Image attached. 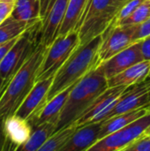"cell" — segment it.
Listing matches in <instances>:
<instances>
[{
    "label": "cell",
    "instance_id": "16",
    "mask_svg": "<svg viewBox=\"0 0 150 151\" xmlns=\"http://www.w3.org/2000/svg\"><path fill=\"white\" fill-rule=\"evenodd\" d=\"M102 125L103 121H99L78 127L62 151H88L99 141Z\"/></svg>",
    "mask_w": 150,
    "mask_h": 151
},
{
    "label": "cell",
    "instance_id": "12",
    "mask_svg": "<svg viewBox=\"0 0 150 151\" xmlns=\"http://www.w3.org/2000/svg\"><path fill=\"white\" fill-rule=\"evenodd\" d=\"M53 79L54 75L36 81L13 114L27 120L32 119L47 103L48 94Z\"/></svg>",
    "mask_w": 150,
    "mask_h": 151
},
{
    "label": "cell",
    "instance_id": "14",
    "mask_svg": "<svg viewBox=\"0 0 150 151\" xmlns=\"http://www.w3.org/2000/svg\"><path fill=\"white\" fill-rule=\"evenodd\" d=\"M143 60L144 58L141 52V43L138 42L103 62L100 65L103 67L107 79H110Z\"/></svg>",
    "mask_w": 150,
    "mask_h": 151
},
{
    "label": "cell",
    "instance_id": "33",
    "mask_svg": "<svg viewBox=\"0 0 150 151\" xmlns=\"http://www.w3.org/2000/svg\"><path fill=\"white\" fill-rule=\"evenodd\" d=\"M144 108H146L149 111H150V90L149 91V103L144 106Z\"/></svg>",
    "mask_w": 150,
    "mask_h": 151
},
{
    "label": "cell",
    "instance_id": "27",
    "mask_svg": "<svg viewBox=\"0 0 150 151\" xmlns=\"http://www.w3.org/2000/svg\"><path fill=\"white\" fill-rule=\"evenodd\" d=\"M17 0H0V24L11 16Z\"/></svg>",
    "mask_w": 150,
    "mask_h": 151
},
{
    "label": "cell",
    "instance_id": "26",
    "mask_svg": "<svg viewBox=\"0 0 150 151\" xmlns=\"http://www.w3.org/2000/svg\"><path fill=\"white\" fill-rule=\"evenodd\" d=\"M146 0H131L130 2H128L119 12V13L118 14L117 18L115 19L113 23H117L122 19H124L125 18L128 17L132 12H133L142 3H144ZM112 23V24H113Z\"/></svg>",
    "mask_w": 150,
    "mask_h": 151
},
{
    "label": "cell",
    "instance_id": "22",
    "mask_svg": "<svg viewBox=\"0 0 150 151\" xmlns=\"http://www.w3.org/2000/svg\"><path fill=\"white\" fill-rule=\"evenodd\" d=\"M41 4L42 0H17L11 16L19 20H42Z\"/></svg>",
    "mask_w": 150,
    "mask_h": 151
},
{
    "label": "cell",
    "instance_id": "19",
    "mask_svg": "<svg viewBox=\"0 0 150 151\" xmlns=\"http://www.w3.org/2000/svg\"><path fill=\"white\" fill-rule=\"evenodd\" d=\"M149 111L144 108H139L123 114H118L116 116H113L108 119H105L103 121V125L101 127V131L99 134V140L106 137L107 135L123 128L124 127L129 125L133 121L136 120L137 119L144 116L146 113H148Z\"/></svg>",
    "mask_w": 150,
    "mask_h": 151
},
{
    "label": "cell",
    "instance_id": "4",
    "mask_svg": "<svg viewBox=\"0 0 150 151\" xmlns=\"http://www.w3.org/2000/svg\"><path fill=\"white\" fill-rule=\"evenodd\" d=\"M131 0H88L81 24L78 30L80 44H85L114 22L121 9Z\"/></svg>",
    "mask_w": 150,
    "mask_h": 151
},
{
    "label": "cell",
    "instance_id": "11",
    "mask_svg": "<svg viewBox=\"0 0 150 151\" xmlns=\"http://www.w3.org/2000/svg\"><path fill=\"white\" fill-rule=\"evenodd\" d=\"M149 90L150 81L147 80L128 87L121 95L113 109L107 114L104 120L113 116L144 107L149 103Z\"/></svg>",
    "mask_w": 150,
    "mask_h": 151
},
{
    "label": "cell",
    "instance_id": "20",
    "mask_svg": "<svg viewBox=\"0 0 150 151\" xmlns=\"http://www.w3.org/2000/svg\"><path fill=\"white\" fill-rule=\"evenodd\" d=\"M56 122H44L42 124L32 127V133L28 141L22 145L19 150L39 151L41 147L49 140V138L56 132Z\"/></svg>",
    "mask_w": 150,
    "mask_h": 151
},
{
    "label": "cell",
    "instance_id": "35",
    "mask_svg": "<svg viewBox=\"0 0 150 151\" xmlns=\"http://www.w3.org/2000/svg\"><path fill=\"white\" fill-rule=\"evenodd\" d=\"M150 134V127L148 128V130L146 131V133H145V135H149Z\"/></svg>",
    "mask_w": 150,
    "mask_h": 151
},
{
    "label": "cell",
    "instance_id": "6",
    "mask_svg": "<svg viewBox=\"0 0 150 151\" xmlns=\"http://www.w3.org/2000/svg\"><path fill=\"white\" fill-rule=\"evenodd\" d=\"M79 45L80 36L78 31L57 36L47 48L45 57L37 73L36 81L55 75Z\"/></svg>",
    "mask_w": 150,
    "mask_h": 151
},
{
    "label": "cell",
    "instance_id": "13",
    "mask_svg": "<svg viewBox=\"0 0 150 151\" xmlns=\"http://www.w3.org/2000/svg\"><path fill=\"white\" fill-rule=\"evenodd\" d=\"M5 135L4 150H19L29 139L32 126L28 120L12 114L3 119Z\"/></svg>",
    "mask_w": 150,
    "mask_h": 151
},
{
    "label": "cell",
    "instance_id": "28",
    "mask_svg": "<svg viewBox=\"0 0 150 151\" xmlns=\"http://www.w3.org/2000/svg\"><path fill=\"white\" fill-rule=\"evenodd\" d=\"M124 151H150V136H141Z\"/></svg>",
    "mask_w": 150,
    "mask_h": 151
},
{
    "label": "cell",
    "instance_id": "21",
    "mask_svg": "<svg viewBox=\"0 0 150 151\" xmlns=\"http://www.w3.org/2000/svg\"><path fill=\"white\" fill-rule=\"evenodd\" d=\"M42 21L41 19L38 20H32V21H26V20H19L14 19L12 16L6 19L0 24V43L5 42L9 40H11L24 32L36 25Z\"/></svg>",
    "mask_w": 150,
    "mask_h": 151
},
{
    "label": "cell",
    "instance_id": "7",
    "mask_svg": "<svg viewBox=\"0 0 150 151\" xmlns=\"http://www.w3.org/2000/svg\"><path fill=\"white\" fill-rule=\"evenodd\" d=\"M150 127V111L123 128L99 140L88 151H124L136 140L145 135Z\"/></svg>",
    "mask_w": 150,
    "mask_h": 151
},
{
    "label": "cell",
    "instance_id": "29",
    "mask_svg": "<svg viewBox=\"0 0 150 151\" xmlns=\"http://www.w3.org/2000/svg\"><path fill=\"white\" fill-rule=\"evenodd\" d=\"M20 35H19V36H17V37H15V38H13L11 40H9V41H7L5 42L0 43V63L4 58V57L8 54V52L11 50V48L14 46V44L17 42L19 38L20 37Z\"/></svg>",
    "mask_w": 150,
    "mask_h": 151
},
{
    "label": "cell",
    "instance_id": "24",
    "mask_svg": "<svg viewBox=\"0 0 150 151\" xmlns=\"http://www.w3.org/2000/svg\"><path fill=\"white\" fill-rule=\"evenodd\" d=\"M150 18V0H146L142 3L133 12L124 19L113 23L115 26H134L142 23L146 19Z\"/></svg>",
    "mask_w": 150,
    "mask_h": 151
},
{
    "label": "cell",
    "instance_id": "10",
    "mask_svg": "<svg viewBox=\"0 0 150 151\" xmlns=\"http://www.w3.org/2000/svg\"><path fill=\"white\" fill-rule=\"evenodd\" d=\"M127 88L128 87L126 86H117L105 89L95 98L92 104L76 121L78 127H83L87 124L104 120L107 114L113 109L119 97Z\"/></svg>",
    "mask_w": 150,
    "mask_h": 151
},
{
    "label": "cell",
    "instance_id": "2",
    "mask_svg": "<svg viewBox=\"0 0 150 151\" xmlns=\"http://www.w3.org/2000/svg\"><path fill=\"white\" fill-rule=\"evenodd\" d=\"M108 88V79L99 65L72 88L60 113L56 131L75 123L95 98Z\"/></svg>",
    "mask_w": 150,
    "mask_h": 151
},
{
    "label": "cell",
    "instance_id": "34",
    "mask_svg": "<svg viewBox=\"0 0 150 151\" xmlns=\"http://www.w3.org/2000/svg\"><path fill=\"white\" fill-rule=\"evenodd\" d=\"M145 80H147V81H150V70H149V74L147 75V77H146V79H145Z\"/></svg>",
    "mask_w": 150,
    "mask_h": 151
},
{
    "label": "cell",
    "instance_id": "36",
    "mask_svg": "<svg viewBox=\"0 0 150 151\" xmlns=\"http://www.w3.org/2000/svg\"><path fill=\"white\" fill-rule=\"evenodd\" d=\"M149 136H150V134H149Z\"/></svg>",
    "mask_w": 150,
    "mask_h": 151
},
{
    "label": "cell",
    "instance_id": "1",
    "mask_svg": "<svg viewBox=\"0 0 150 151\" xmlns=\"http://www.w3.org/2000/svg\"><path fill=\"white\" fill-rule=\"evenodd\" d=\"M47 48L41 42L22 66L6 82L0 94V120L12 115L36 82Z\"/></svg>",
    "mask_w": 150,
    "mask_h": 151
},
{
    "label": "cell",
    "instance_id": "30",
    "mask_svg": "<svg viewBox=\"0 0 150 151\" xmlns=\"http://www.w3.org/2000/svg\"><path fill=\"white\" fill-rule=\"evenodd\" d=\"M144 60L150 61V35L140 42Z\"/></svg>",
    "mask_w": 150,
    "mask_h": 151
},
{
    "label": "cell",
    "instance_id": "32",
    "mask_svg": "<svg viewBox=\"0 0 150 151\" xmlns=\"http://www.w3.org/2000/svg\"><path fill=\"white\" fill-rule=\"evenodd\" d=\"M6 82H7V81H4V80L0 76V94L2 93L3 89L4 88V86H5Z\"/></svg>",
    "mask_w": 150,
    "mask_h": 151
},
{
    "label": "cell",
    "instance_id": "15",
    "mask_svg": "<svg viewBox=\"0 0 150 151\" xmlns=\"http://www.w3.org/2000/svg\"><path fill=\"white\" fill-rule=\"evenodd\" d=\"M76 83L68 87L67 88H65V90L61 91L57 96L52 97L50 100H49L43 105V107L32 119H30L28 120V122L30 123L32 127L34 126L42 124L44 122H56V123H57L60 113H61V111H62V110H63V108L66 103V100L69 96V94Z\"/></svg>",
    "mask_w": 150,
    "mask_h": 151
},
{
    "label": "cell",
    "instance_id": "5",
    "mask_svg": "<svg viewBox=\"0 0 150 151\" xmlns=\"http://www.w3.org/2000/svg\"><path fill=\"white\" fill-rule=\"evenodd\" d=\"M42 21L23 33L0 63V76L8 81L33 54L40 42Z\"/></svg>",
    "mask_w": 150,
    "mask_h": 151
},
{
    "label": "cell",
    "instance_id": "8",
    "mask_svg": "<svg viewBox=\"0 0 150 151\" xmlns=\"http://www.w3.org/2000/svg\"><path fill=\"white\" fill-rule=\"evenodd\" d=\"M69 0H42L40 42L49 47L58 36Z\"/></svg>",
    "mask_w": 150,
    "mask_h": 151
},
{
    "label": "cell",
    "instance_id": "25",
    "mask_svg": "<svg viewBox=\"0 0 150 151\" xmlns=\"http://www.w3.org/2000/svg\"><path fill=\"white\" fill-rule=\"evenodd\" d=\"M150 35V18L141 24L135 26V29L133 35V43L142 41Z\"/></svg>",
    "mask_w": 150,
    "mask_h": 151
},
{
    "label": "cell",
    "instance_id": "17",
    "mask_svg": "<svg viewBox=\"0 0 150 151\" xmlns=\"http://www.w3.org/2000/svg\"><path fill=\"white\" fill-rule=\"evenodd\" d=\"M150 70V61L139 62L118 74L108 79V87L126 86L130 87L144 81Z\"/></svg>",
    "mask_w": 150,
    "mask_h": 151
},
{
    "label": "cell",
    "instance_id": "3",
    "mask_svg": "<svg viewBox=\"0 0 150 151\" xmlns=\"http://www.w3.org/2000/svg\"><path fill=\"white\" fill-rule=\"evenodd\" d=\"M103 36L98 35L85 44H80L70 58L54 75L47 102L61 91L79 81L87 73L97 67L99 63V49Z\"/></svg>",
    "mask_w": 150,
    "mask_h": 151
},
{
    "label": "cell",
    "instance_id": "9",
    "mask_svg": "<svg viewBox=\"0 0 150 151\" xmlns=\"http://www.w3.org/2000/svg\"><path fill=\"white\" fill-rule=\"evenodd\" d=\"M135 26L111 25L102 35L103 42L99 49V63L110 59L133 44Z\"/></svg>",
    "mask_w": 150,
    "mask_h": 151
},
{
    "label": "cell",
    "instance_id": "31",
    "mask_svg": "<svg viewBox=\"0 0 150 151\" xmlns=\"http://www.w3.org/2000/svg\"><path fill=\"white\" fill-rule=\"evenodd\" d=\"M5 147V135L4 131V124L3 120H0V151L4 150Z\"/></svg>",
    "mask_w": 150,
    "mask_h": 151
},
{
    "label": "cell",
    "instance_id": "23",
    "mask_svg": "<svg viewBox=\"0 0 150 151\" xmlns=\"http://www.w3.org/2000/svg\"><path fill=\"white\" fill-rule=\"evenodd\" d=\"M77 129L78 125L75 122L69 127L56 131L41 147L39 151H62Z\"/></svg>",
    "mask_w": 150,
    "mask_h": 151
},
{
    "label": "cell",
    "instance_id": "18",
    "mask_svg": "<svg viewBox=\"0 0 150 151\" xmlns=\"http://www.w3.org/2000/svg\"><path fill=\"white\" fill-rule=\"evenodd\" d=\"M88 0H69L64 20L59 29V35H65L78 31L85 14Z\"/></svg>",
    "mask_w": 150,
    "mask_h": 151
}]
</instances>
